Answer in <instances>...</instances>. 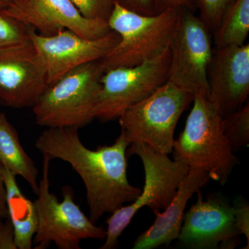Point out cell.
Instances as JSON below:
<instances>
[{
	"label": "cell",
	"mask_w": 249,
	"mask_h": 249,
	"mask_svg": "<svg viewBox=\"0 0 249 249\" xmlns=\"http://www.w3.org/2000/svg\"><path fill=\"white\" fill-rule=\"evenodd\" d=\"M77 127H48L35 142L36 149L51 160L67 162L78 174L86 189L90 220L96 224L103 214L112 213L142 193L129 183L127 150L124 132L111 145L90 150L80 140Z\"/></svg>",
	"instance_id": "1"
},
{
	"label": "cell",
	"mask_w": 249,
	"mask_h": 249,
	"mask_svg": "<svg viewBox=\"0 0 249 249\" xmlns=\"http://www.w3.org/2000/svg\"><path fill=\"white\" fill-rule=\"evenodd\" d=\"M193 106L184 129L173 144V160L189 168L204 170L221 185L229 180L237 163L223 131V118L209 98L193 96Z\"/></svg>",
	"instance_id": "2"
},
{
	"label": "cell",
	"mask_w": 249,
	"mask_h": 249,
	"mask_svg": "<svg viewBox=\"0 0 249 249\" xmlns=\"http://www.w3.org/2000/svg\"><path fill=\"white\" fill-rule=\"evenodd\" d=\"M182 9L142 15L114 2L107 22L120 37L117 45L99 60L103 71L130 67L155 58L169 47Z\"/></svg>",
	"instance_id": "3"
},
{
	"label": "cell",
	"mask_w": 249,
	"mask_h": 249,
	"mask_svg": "<svg viewBox=\"0 0 249 249\" xmlns=\"http://www.w3.org/2000/svg\"><path fill=\"white\" fill-rule=\"evenodd\" d=\"M104 74L98 61L68 72L50 85L32 107L41 127H80L94 119L95 107Z\"/></svg>",
	"instance_id": "4"
},
{
	"label": "cell",
	"mask_w": 249,
	"mask_h": 249,
	"mask_svg": "<svg viewBox=\"0 0 249 249\" xmlns=\"http://www.w3.org/2000/svg\"><path fill=\"white\" fill-rule=\"evenodd\" d=\"M127 156L137 155L145 171V184L140 196L128 206L116 210L107 220L105 242L101 249L116 248L119 239L139 210L147 206L153 213H160L169 205L178 193L190 168L168 155L159 153L142 143L127 147Z\"/></svg>",
	"instance_id": "5"
},
{
	"label": "cell",
	"mask_w": 249,
	"mask_h": 249,
	"mask_svg": "<svg viewBox=\"0 0 249 249\" xmlns=\"http://www.w3.org/2000/svg\"><path fill=\"white\" fill-rule=\"evenodd\" d=\"M193 95L167 81L119 117L129 145L142 143L164 155L173 152L175 132Z\"/></svg>",
	"instance_id": "6"
},
{
	"label": "cell",
	"mask_w": 249,
	"mask_h": 249,
	"mask_svg": "<svg viewBox=\"0 0 249 249\" xmlns=\"http://www.w3.org/2000/svg\"><path fill=\"white\" fill-rule=\"evenodd\" d=\"M44 156L42 177L35 203L37 226L33 241L39 248L53 242L60 249H80V241L85 239L105 240L106 230L97 227L76 204L70 186L63 188V200L49 190L50 158Z\"/></svg>",
	"instance_id": "7"
},
{
	"label": "cell",
	"mask_w": 249,
	"mask_h": 249,
	"mask_svg": "<svg viewBox=\"0 0 249 249\" xmlns=\"http://www.w3.org/2000/svg\"><path fill=\"white\" fill-rule=\"evenodd\" d=\"M169 48L167 81L193 96L208 97L209 70L214 54L212 37L206 24L191 10H181Z\"/></svg>",
	"instance_id": "8"
},
{
	"label": "cell",
	"mask_w": 249,
	"mask_h": 249,
	"mask_svg": "<svg viewBox=\"0 0 249 249\" xmlns=\"http://www.w3.org/2000/svg\"><path fill=\"white\" fill-rule=\"evenodd\" d=\"M169 47L161 53L136 66L105 72L95 107L94 119L101 122L119 119L130 107L155 92L168 80Z\"/></svg>",
	"instance_id": "9"
},
{
	"label": "cell",
	"mask_w": 249,
	"mask_h": 249,
	"mask_svg": "<svg viewBox=\"0 0 249 249\" xmlns=\"http://www.w3.org/2000/svg\"><path fill=\"white\" fill-rule=\"evenodd\" d=\"M48 88L45 64L31 40L0 49V104L32 108Z\"/></svg>",
	"instance_id": "10"
},
{
	"label": "cell",
	"mask_w": 249,
	"mask_h": 249,
	"mask_svg": "<svg viewBox=\"0 0 249 249\" xmlns=\"http://www.w3.org/2000/svg\"><path fill=\"white\" fill-rule=\"evenodd\" d=\"M29 37L43 60L49 87L77 67L102 59L119 40L111 30L98 38L89 39L70 30L53 36H42L29 27Z\"/></svg>",
	"instance_id": "11"
},
{
	"label": "cell",
	"mask_w": 249,
	"mask_h": 249,
	"mask_svg": "<svg viewBox=\"0 0 249 249\" xmlns=\"http://www.w3.org/2000/svg\"><path fill=\"white\" fill-rule=\"evenodd\" d=\"M197 200L185 213L178 237L180 245L191 249H229L240 245V232L234 223L233 209L225 198L209 196Z\"/></svg>",
	"instance_id": "12"
},
{
	"label": "cell",
	"mask_w": 249,
	"mask_h": 249,
	"mask_svg": "<svg viewBox=\"0 0 249 249\" xmlns=\"http://www.w3.org/2000/svg\"><path fill=\"white\" fill-rule=\"evenodd\" d=\"M0 11L42 36L67 29L95 39L111 31L107 20L85 18L70 0H13Z\"/></svg>",
	"instance_id": "13"
},
{
	"label": "cell",
	"mask_w": 249,
	"mask_h": 249,
	"mask_svg": "<svg viewBox=\"0 0 249 249\" xmlns=\"http://www.w3.org/2000/svg\"><path fill=\"white\" fill-rule=\"evenodd\" d=\"M209 98L222 118L245 104L249 94V45L215 48L209 70Z\"/></svg>",
	"instance_id": "14"
},
{
	"label": "cell",
	"mask_w": 249,
	"mask_h": 249,
	"mask_svg": "<svg viewBox=\"0 0 249 249\" xmlns=\"http://www.w3.org/2000/svg\"><path fill=\"white\" fill-rule=\"evenodd\" d=\"M210 179L209 174L204 170L190 168L173 200L163 212L155 213V222L139 236L133 249H153L169 245L178 239L188 201Z\"/></svg>",
	"instance_id": "15"
},
{
	"label": "cell",
	"mask_w": 249,
	"mask_h": 249,
	"mask_svg": "<svg viewBox=\"0 0 249 249\" xmlns=\"http://www.w3.org/2000/svg\"><path fill=\"white\" fill-rule=\"evenodd\" d=\"M1 170L6 190V206L14 230L15 247L19 249H32L37 226L35 203L23 195L14 175L2 165Z\"/></svg>",
	"instance_id": "16"
},
{
	"label": "cell",
	"mask_w": 249,
	"mask_h": 249,
	"mask_svg": "<svg viewBox=\"0 0 249 249\" xmlns=\"http://www.w3.org/2000/svg\"><path fill=\"white\" fill-rule=\"evenodd\" d=\"M0 163L15 176L22 177L37 196L38 170L23 148L17 131L4 113H0Z\"/></svg>",
	"instance_id": "17"
},
{
	"label": "cell",
	"mask_w": 249,
	"mask_h": 249,
	"mask_svg": "<svg viewBox=\"0 0 249 249\" xmlns=\"http://www.w3.org/2000/svg\"><path fill=\"white\" fill-rule=\"evenodd\" d=\"M249 32V0H235L214 31L215 48L245 45Z\"/></svg>",
	"instance_id": "18"
},
{
	"label": "cell",
	"mask_w": 249,
	"mask_h": 249,
	"mask_svg": "<svg viewBox=\"0 0 249 249\" xmlns=\"http://www.w3.org/2000/svg\"><path fill=\"white\" fill-rule=\"evenodd\" d=\"M223 131L232 150H239L249 142V104L223 118Z\"/></svg>",
	"instance_id": "19"
},
{
	"label": "cell",
	"mask_w": 249,
	"mask_h": 249,
	"mask_svg": "<svg viewBox=\"0 0 249 249\" xmlns=\"http://www.w3.org/2000/svg\"><path fill=\"white\" fill-rule=\"evenodd\" d=\"M29 31V27L0 11V49L31 40Z\"/></svg>",
	"instance_id": "20"
},
{
	"label": "cell",
	"mask_w": 249,
	"mask_h": 249,
	"mask_svg": "<svg viewBox=\"0 0 249 249\" xmlns=\"http://www.w3.org/2000/svg\"><path fill=\"white\" fill-rule=\"evenodd\" d=\"M235 0H196L200 18L211 34L217 30L226 11Z\"/></svg>",
	"instance_id": "21"
},
{
	"label": "cell",
	"mask_w": 249,
	"mask_h": 249,
	"mask_svg": "<svg viewBox=\"0 0 249 249\" xmlns=\"http://www.w3.org/2000/svg\"><path fill=\"white\" fill-rule=\"evenodd\" d=\"M82 16L88 19L107 20L114 7V0H70Z\"/></svg>",
	"instance_id": "22"
},
{
	"label": "cell",
	"mask_w": 249,
	"mask_h": 249,
	"mask_svg": "<svg viewBox=\"0 0 249 249\" xmlns=\"http://www.w3.org/2000/svg\"><path fill=\"white\" fill-rule=\"evenodd\" d=\"M233 209L234 223L235 227L241 235L245 236L247 246L245 249L249 248V206L247 201L242 199L236 201Z\"/></svg>",
	"instance_id": "23"
},
{
	"label": "cell",
	"mask_w": 249,
	"mask_h": 249,
	"mask_svg": "<svg viewBox=\"0 0 249 249\" xmlns=\"http://www.w3.org/2000/svg\"><path fill=\"white\" fill-rule=\"evenodd\" d=\"M124 9L142 15H155L153 0H114Z\"/></svg>",
	"instance_id": "24"
},
{
	"label": "cell",
	"mask_w": 249,
	"mask_h": 249,
	"mask_svg": "<svg viewBox=\"0 0 249 249\" xmlns=\"http://www.w3.org/2000/svg\"><path fill=\"white\" fill-rule=\"evenodd\" d=\"M16 249L14 245V230L10 219L3 222L0 218V249Z\"/></svg>",
	"instance_id": "25"
},
{
	"label": "cell",
	"mask_w": 249,
	"mask_h": 249,
	"mask_svg": "<svg viewBox=\"0 0 249 249\" xmlns=\"http://www.w3.org/2000/svg\"><path fill=\"white\" fill-rule=\"evenodd\" d=\"M155 14L170 9H188L191 10L193 0H153Z\"/></svg>",
	"instance_id": "26"
},
{
	"label": "cell",
	"mask_w": 249,
	"mask_h": 249,
	"mask_svg": "<svg viewBox=\"0 0 249 249\" xmlns=\"http://www.w3.org/2000/svg\"><path fill=\"white\" fill-rule=\"evenodd\" d=\"M0 218L2 219H9L6 201V190L3 179L1 164L0 163Z\"/></svg>",
	"instance_id": "27"
},
{
	"label": "cell",
	"mask_w": 249,
	"mask_h": 249,
	"mask_svg": "<svg viewBox=\"0 0 249 249\" xmlns=\"http://www.w3.org/2000/svg\"><path fill=\"white\" fill-rule=\"evenodd\" d=\"M6 6V4H5L4 1H3L2 0H0V10L4 9Z\"/></svg>",
	"instance_id": "28"
},
{
	"label": "cell",
	"mask_w": 249,
	"mask_h": 249,
	"mask_svg": "<svg viewBox=\"0 0 249 249\" xmlns=\"http://www.w3.org/2000/svg\"><path fill=\"white\" fill-rule=\"evenodd\" d=\"M7 5L8 4H9L10 2H11V1H13V0H2Z\"/></svg>",
	"instance_id": "29"
}]
</instances>
